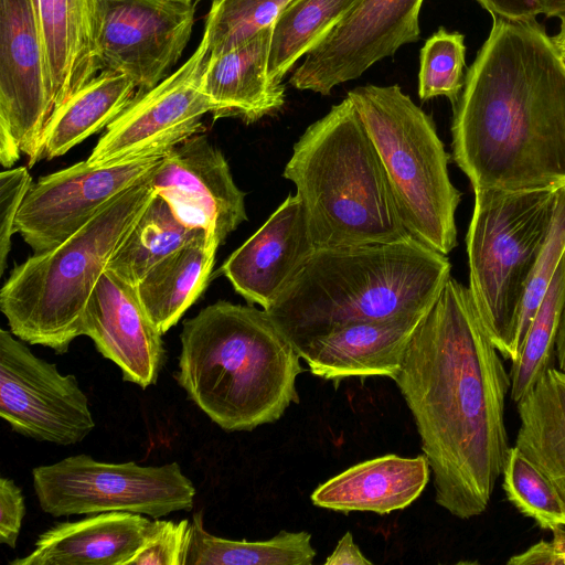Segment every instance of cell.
<instances>
[{
    "label": "cell",
    "instance_id": "obj_13",
    "mask_svg": "<svg viewBox=\"0 0 565 565\" xmlns=\"http://www.w3.org/2000/svg\"><path fill=\"white\" fill-rule=\"evenodd\" d=\"M0 330V416L13 431L60 446L83 441L95 428L89 401L73 374L38 358Z\"/></svg>",
    "mask_w": 565,
    "mask_h": 565
},
{
    "label": "cell",
    "instance_id": "obj_2",
    "mask_svg": "<svg viewBox=\"0 0 565 565\" xmlns=\"http://www.w3.org/2000/svg\"><path fill=\"white\" fill-rule=\"evenodd\" d=\"M452 159L473 189L565 186V67L536 21L493 17L454 105Z\"/></svg>",
    "mask_w": 565,
    "mask_h": 565
},
{
    "label": "cell",
    "instance_id": "obj_35",
    "mask_svg": "<svg viewBox=\"0 0 565 565\" xmlns=\"http://www.w3.org/2000/svg\"><path fill=\"white\" fill-rule=\"evenodd\" d=\"M32 183L25 167L9 169L0 174V275L6 270L11 238L17 233L18 214Z\"/></svg>",
    "mask_w": 565,
    "mask_h": 565
},
{
    "label": "cell",
    "instance_id": "obj_3",
    "mask_svg": "<svg viewBox=\"0 0 565 565\" xmlns=\"http://www.w3.org/2000/svg\"><path fill=\"white\" fill-rule=\"evenodd\" d=\"M175 380L213 423L250 431L300 398L291 341L264 309L220 300L183 322Z\"/></svg>",
    "mask_w": 565,
    "mask_h": 565
},
{
    "label": "cell",
    "instance_id": "obj_12",
    "mask_svg": "<svg viewBox=\"0 0 565 565\" xmlns=\"http://www.w3.org/2000/svg\"><path fill=\"white\" fill-rule=\"evenodd\" d=\"M194 14L184 0H93L98 70L126 75L137 95L153 88L181 57Z\"/></svg>",
    "mask_w": 565,
    "mask_h": 565
},
{
    "label": "cell",
    "instance_id": "obj_21",
    "mask_svg": "<svg viewBox=\"0 0 565 565\" xmlns=\"http://www.w3.org/2000/svg\"><path fill=\"white\" fill-rule=\"evenodd\" d=\"M426 456L385 455L349 467L317 487L313 505L348 513L388 514L417 500L430 479Z\"/></svg>",
    "mask_w": 565,
    "mask_h": 565
},
{
    "label": "cell",
    "instance_id": "obj_28",
    "mask_svg": "<svg viewBox=\"0 0 565 565\" xmlns=\"http://www.w3.org/2000/svg\"><path fill=\"white\" fill-rule=\"evenodd\" d=\"M317 555L311 534L280 531L265 541H234L204 529L203 514H193L185 565H311Z\"/></svg>",
    "mask_w": 565,
    "mask_h": 565
},
{
    "label": "cell",
    "instance_id": "obj_41",
    "mask_svg": "<svg viewBox=\"0 0 565 565\" xmlns=\"http://www.w3.org/2000/svg\"><path fill=\"white\" fill-rule=\"evenodd\" d=\"M555 360L557 362V369L565 372V297L555 340Z\"/></svg>",
    "mask_w": 565,
    "mask_h": 565
},
{
    "label": "cell",
    "instance_id": "obj_31",
    "mask_svg": "<svg viewBox=\"0 0 565 565\" xmlns=\"http://www.w3.org/2000/svg\"><path fill=\"white\" fill-rule=\"evenodd\" d=\"M501 476L507 499L521 514L545 531L565 527V501L550 478L515 445Z\"/></svg>",
    "mask_w": 565,
    "mask_h": 565
},
{
    "label": "cell",
    "instance_id": "obj_24",
    "mask_svg": "<svg viewBox=\"0 0 565 565\" xmlns=\"http://www.w3.org/2000/svg\"><path fill=\"white\" fill-rule=\"evenodd\" d=\"M220 245L217 238L203 232L158 263L137 284L138 297L162 334L205 289Z\"/></svg>",
    "mask_w": 565,
    "mask_h": 565
},
{
    "label": "cell",
    "instance_id": "obj_11",
    "mask_svg": "<svg viewBox=\"0 0 565 565\" xmlns=\"http://www.w3.org/2000/svg\"><path fill=\"white\" fill-rule=\"evenodd\" d=\"M54 111L49 61L31 0H0V162H39Z\"/></svg>",
    "mask_w": 565,
    "mask_h": 565
},
{
    "label": "cell",
    "instance_id": "obj_19",
    "mask_svg": "<svg viewBox=\"0 0 565 565\" xmlns=\"http://www.w3.org/2000/svg\"><path fill=\"white\" fill-rule=\"evenodd\" d=\"M427 312L356 321L337 327L296 350L309 371L329 381L398 372L409 341Z\"/></svg>",
    "mask_w": 565,
    "mask_h": 565
},
{
    "label": "cell",
    "instance_id": "obj_44",
    "mask_svg": "<svg viewBox=\"0 0 565 565\" xmlns=\"http://www.w3.org/2000/svg\"><path fill=\"white\" fill-rule=\"evenodd\" d=\"M558 52H559V51H558ZM559 56H561L562 63H563V65H564V67H565V51L559 52Z\"/></svg>",
    "mask_w": 565,
    "mask_h": 565
},
{
    "label": "cell",
    "instance_id": "obj_6",
    "mask_svg": "<svg viewBox=\"0 0 565 565\" xmlns=\"http://www.w3.org/2000/svg\"><path fill=\"white\" fill-rule=\"evenodd\" d=\"M154 172L115 196L65 241L14 266L0 290V309L17 338L64 354L82 335L100 276L156 192Z\"/></svg>",
    "mask_w": 565,
    "mask_h": 565
},
{
    "label": "cell",
    "instance_id": "obj_42",
    "mask_svg": "<svg viewBox=\"0 0 565 565\" xmlns=\"http://www.w3.org/2000/svg\"><path fill=\"white\" fill-rule=\"evenodd\" d=\"M541 13L546 17H559L565 13V0H537Z\"/></svg>",
    "mask_w": 565,
    "mask_h": 565
},
{
    "label": "cell",
    "instance_id": "obj_5",
    "mask_svg": "<svg viewBox=\"0 0 565 565\" xmlns=\"http://www.w3.org/2000/svg\"><path fill=\"white\" fill-rule=\"evenodd\" d=\"M282 175L296 185L317 248L414 238L349 97L305 130Z\"/></svg>",
    "mask_w": 565,
    "mask_h": 565
},
{
    "label": "cell",
    "instance_id": "obj_18",
    "mask_svg": "<svg viewBox=\"0 0 565 565\" xmlns=\"http://www.w3.org/2000/svg\"><path fill=\"white\" fill-rule=\"evenodd\" d=\"M82 335L114 362L122 380L147 388L157 383L166 361L162 333L145 310L136 286L110 270L99 278L87 303Z\"/></svg>",
    "mask_w": 565,
    "mask_h": 565
},
{
    "label": "cell",
    "instance_id": "obj_25",
    "mask_svg": "<svg viewBox=\"0 0 565 565\" xmlns=\"http://www.w3.org/2000/svg\"><path fill=\"white\" fill-rule=\"evenodd\" d=\"M137 93L126 75L102 71L53 111L42 136L40 159L61 157L107 128Z\"/></svg>",
    "mask_w": 565,
    "mask_h": 565
},
{
    "label": "cell",
    "instance_id": "obj_9",
    "mask_svg": "<svg viewBox=\"0 0 565 565\" xmlns=\"http://www.w3.org/2000/svg\"><path fill=\"white\" fill-rule=\"evenodd\" d=\"M39 505L52 516L130 512L160 519L191 511L196 490L178 462H102L88 455L32 469Z\"/></svg>",
    "mask_w": 565,
    "mask_h": 565
},
{
    "label": "cell",
    "instance_id": "obj_10",
    "mask_svg": "<svg viewBox=\"0 0 565 565\" xmlns=\"http://www.w3.org/2000/svg\"><path fill=\"white\" fill-rule=\"evenodd\" d=\"M186 138L171 137L115 161H81L40 178L20 207L17 233L34 254L51 249L115 196L153 173L168 151Z\"/></svg>",
    "mask_w": 565,
    "mask_h": 565
},
{
    "label": "cell",
    "instance_id": "obj_32",
    "mask_svg": "<svg viewBox=\"0 0 565 565\" xmlns=\"http://www.w3.org/2000/svg\"><path fill=\"white\" fill-rule=\"evenodd\" d=\"M294 0H213L204 36L209 54L218 55L242 45L266 28L274 26Z\"/></svg>",
    "mask_w": 565,
    "mask_h": 565
},
{
    "label": "cell",
    "instance_id": "obj_16",
    "mask_svg": "<svg viewBox=\"0 0 565 565\" xmlns=\"http://www.w3.org/2000/svg\"><path fill=\"white\" fill-rule=\"evenodd\" d=\"M151 183L182 221L203 227L220 244L247 220L245 193L224 154L200 132L168 151Z\"/></svg>",
    "mask_w": 565,
    "mask_h": 565
},
{
    "label": "cell",
    "instance_id": "obj_34",
    "mask_svg": "<svg viewBox=\"0 0 565 565\" xmlns=\"http://www.w3.org/2000/svg\"><path fill=\"white\" fill-rule=\"evenodd\" d=\"M565 253V186L557 190L548 233L536 259L515 326L512 360L515 361L526 331Z\"/></svg>",
    "mask_w": 565,
    "mask_h": 565
},
{
    "label": "cell",
    "instance_id": "obj_27",
    "mask_svg": "<svg viewBox=\"0 0 565 565\" xmlns=\"http://www.w3.org/2000/svg\"><path fill=\"white\" fill-rule=\"evenodd\" d=\"M203 232H206L203 227L182 221L171 203L154 192L107 270L137 286L152 267Z\"/></svg>",
    "mask_w": 565,
    "mask_h": 565
},
{
    "label": "cell",
    "instance_id": "obj_37",
    "mask_svg": "<svg viewBox=\"0 0 565 565\" xmlns=\"http://www.w3.org/2000/svg\"><path fill=\"white\" fill-rule=\"evenodd\" d=\"M26 513L24 497L12 479L0 478V543L14 548Z\"/></svg>",
    "mask_w": 565,
    "mask_h": 565
},
{
    "label": "cell",
    "instance_id": "obj_23",
    "mask_svg": "<svg viewBox=\"0 0 565 565\" xmlns=\"http://www.w3.org/2000/svg\"><path fill=\"white\" fill-rule=\"evenodd\" d=\"M31 2L49 61L55 110L99 71L93 32V0Z\"/></svg>",
    "mask_w": 565,
    "mask_h": 565
},
{
    "label": "cell",
    "instance_id": "obj_30",
    "mask_svg": "<svg viewBox=\"0 0 565 565\" xmlns=\"http://www.w3.org/2000/svg\"><path fill=\"white\" fill-rule=\"evenodd\" d=\"M565 297V253L522 342L510 371V396L520 402L552 367L555 340Z\"/></svg>",
    "mask_w": 565,
    "mask_h": 565
},
{
    "label": "cell",
    "instance_id": "obj_39",
    "mask_svg": "<svg viewBox=\"0 0 565 565\" xmlns=\"http://www.w3.org/2000/svg\"><path fill=\"white\" fill-rule=\"evenodd\" d=\"M492 17L509 21H530L541 13L537 0H476Z\"/></svg>",
    "mask_w": 565,
    "mask_h": 565
},
{
    "label": "cell",
    "instance_id": "obj_43",
    "mask_svg": "<svg viewBox=\"0 0 565 565\" xmlns=\"http://www.w3.org/2000/svg\"><path fill=\"white\" fill-rule=\"evenodd\" d=\"M561 19V28L555 36H552V41L559 52L565 51V13L558 17Z\"/></svg>",
    "mask_w": 565,
    "mask_h": 565
},
{
    "label": "cell",
    "instance_id": "obj_33",
    "mask_svg": "<svg viewBox=\"0 0 565 565\" xmlns=\"http://www.w3.org/2000/svg\"><path fill=\"white\" fill-rule=\"evenodd\" d=\"M465 36L440 28L420 50L418 96L422 102L445 96L452 105L465 85Z\"/></svg>",
    "mask_w": 565,
    "mask_h": 565
},
{
    "label": "cell",
    "instance_id": "obj_15",
    "mask_svg": "<svg viewBox=\"0 0 565 565\" xmlns=\"http://www.w3.org/2000/svg\"><path fill=\"white\" fill-rule=\"evenodd\" d=\"M209 55L207 40L203 35L185 63L153 88L136 95L108 125L87 161H115L161 140L201 132L203 116L213 113L203 87Z\"/></svg>",
    "mask_w": 565,
    "mask_h": 565
},
{
    "label": "cell",
    "instance_id": "obj_20",
    "mask_svg": "<svg viewBox=\"0 0 565 565\" xmlns=\"http://www.w3.org/2000/svg\"><path fill=\"white\" fill-rule=\"evenodd\" d=\"M166 521L130 512L88 514L55 524L39 535L34 550L11 565H128Z\"/></svg>",
    "mask_w": 565,
    "mask_h": 565
},
{
    "label": "cell",
    "instance_id": "obj_14",
    "mask_svg": "<svg viewBox=\"0 0 565 565\" xmlns=\"http://www.w3.org/2000/svg\"><path fill=\"white\" fill-rule=\"evenodd\" d=\"M423 1L361 0L305 55L289 84L327 96L401 46L417 42Z\"/></svg>",
    "mask_w": 565,
    "mask_h": 565
},
{
    "label": "cell",
    "instance_id": "obj_1",
    "mask_svg": "<svg viewBox=\"0 0 565 565\" xmlns=\"http://www.w3.org/2000/svg\"><path fill=\"white\" fill-rule=\"evenodd\" d=\"M501 356L468 287L450 277L393 379L430 467L435 502L461 520L487 510L511 448V381Z\"/></svg>",
    "mask_w": 565,
    "mask_h": 565
},
{
    "label": "cell",
    "instance_id": "obj_8",
    "mask_svg": "<svg viewBox=\"0 0 565 565\" xmlns=\"http://www.w3.org/2000/svg\"><path fill=\"white\" fill-rule=\"evenodd\" d=\"M473 192L466 235L468 289L491 341L511 361L518 317L548 233L557 190Z\"/></svg>",
    "mask_w": 565,
    "mask_h": 565
},
{
    "label": "cell",
    "instance_id": "obj_4",
    "mask_svg": "<svg viewBox=\"0 0 565 565\" xmlns=\"http://www.w3.org/2000/svg\"><path fill=\"white\" fill-rule=\"evenodd\" d=\"M450 269L415 238L317 248L266 311L297 349L351 322L428 312Z\"/></svg>",
    "mask_w": 565,
    "mask_h": 565
},
{
    "label": "cell",
    "instance_id": "obj_45",
    "mask_svg": "<svg viewBox=\"0 0 565 565\" xmlns=\"http://www.w3.org/2000/svg\"><path fill=\"white\" fill-rule=\"evenodd\" d=\"M184 1H192V0H184Z\"/></svg>",
    "mask_w": 565,
    "mask_h": 565
},
{
    "label": "cell",
    "instance_id": "obj_26",
    "mask_svg": "<svg viewBox=\"0 0 565 565\" xmlns=\"http://www.w3.org/2000/svg\"><path fill=\"white\" fill-rule=\"evenodd\" d=\"M516 404L515 446L550 478L565 501V372L550 367Z\"/></svg>",
    "mask_w": 565,
    "mask_h": 565
},
{
    "label": "cell",
    "instance_id": "obj_29",
    "mask_svg": "<svg viewBox=\"0 0 565 565\" xmlns=\"http://www.w3.org/2000/svg\"><path fill=\"white\" fill-rule=\"evenodd\" d=\"M361 0H294L273 28L268 72L282 82L299 58L313 49Z\"/></svg>",
    "mask_w": 565,
    "mask_h": 565
},
{
    "label": "cell",
    "instance_id": "obj_22",
    "mask_svg": "<svg viewBox=\"0 0 565 565\" xmlns=\"http://www.w3.org/2000/svg\"><path fill=\"white\" fill-rule=\"evenodd\" d=\"M273 28L225 53L209 55L203 87L215 118L238 117L252 124L284 107L285 86L268 72Z\"/></svg>",
    "mask_w": 565,
    "mask_h": 565
},
{
    "label": "cell",
    "instance_id": "obj_36",
    "mask_svg": "<svg viewBox=\"0 0 565 565\" xmlns=\"http://www.w3.org/2000/svg\"><path fill=\"white\" fill-rule=\"evenodd\" d=\"M191 541V523L166 521L161 531L131 557L128 565H185Z\"/></svg>",
    "mask_w": 565,
    "mask_h": 565
},
{
    "label": "cell",
    "instance_id": "obj_17",
    "mask_svg": "<svg viewBox=\"0 0 565 565\" xmlns=\"http://www.w3.org/2000/svg\"><path fill=\"white\" fill-rule=\"evenodd\" d=\"M317 247L300 198L289 195L221 267L249 305L269 309Z\"/></svg>",
    "mask_w": 565,
    "mask_h": 565
},
{
    "label": "cell",
    "instance_id": "obj_38",
    "mask_svg": "<svg viewBox=\"0 0 565 565\" xmlns=\"http://www.w3.org/2000/svg\"><path fill=\"white\" fill-rule=\"evenodd\" d=\"M508 565H565V527L552 532V539L541 540L525 551L512 555Z\"/></svg>",
    "mask_w": 565,
    "mask_h": 565
},
{
    "label": "cell",
    "instance_id": "obj_40",
    "mask_svg": "<svg viewBox=\"0 0 565 565\" xmlns=\"http://www.w3.org/2000/svg\"><path fill=\"white\" fill-rule=\"evenodd\" d=\"M326 565H372L354 543L351 532H345L333 552L324 561Z\"/></svg>",
    "mask_w": 565,
    "mask_h": 565
},
{
    "label": "cell",
    "instance_id": "obj_7",
    "mask_svg": "<svg viewBox=\"0 0 565 565\" xmlns=\"http://www.w3.org/2000/svg\"><path fill=\"white\" fill-rule=\"evenodd\" d=\"M373 141L409 234L447 255L457 245L461 193L448 173V153L431 118L399 85H364L348 96Z\"/></svg>",
    "mask_w": 565,
    "mask_h": 565
}]
</instances>
